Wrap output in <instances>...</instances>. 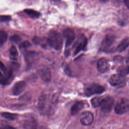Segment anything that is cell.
Returning <instances> with one entry per match:
<instances>
[{"instance_id": "4dcf8cb0", "label": "cell", "mask_w": 129, "mask_h": 129, "mask_svg": "<svg viewBox=\"0 0 129 129\" xmlns=\"http://www.w3.org/2000/svg\"><path fill=\"white\" fill-rule=\"evenodd\" d=\"M123 59V58L120 56H116L115 58H114V60L116 61H122Z\"/></svg>"}, {"instance_id": "3957f363", "label": "cell", "mask_w": 129, "mask_h": 129, "mask_svg": "<svg viewBox=\"0 0 129 129\" xmlns=\"http://www.w3.org/2000/svg\"><path fill=\"white\" fill-rule=\"evenodd\" d=\"M104 91V87L99 84H93L85 89V94L86 95L89 96L92 95L101 94Z\"/></svg>"}, {"instance_id": "5bb4252c", "label": "cell", "mask_w": 129, "mask_h": 129, "mask_svg": "<svg viewBox=\"0 0 129 129\" xmlns=\"http://www.w3.org/2000/svg\"><path fill=\"white\" fill-rule=\"evenodd\" d=\"M23 129H37V122L34 118H29L25 120Z\"/></svg>"}, {"instance_id": "ba28073f", "label": "cell", "mask_w": 129, "mask_h": 129, "mask_svg": "<svg viewBox=\"0 0 129 129\" xmlns=\"http://www.w3.org/2000/svg\"><path fill=\"white\" fill-rule=\"evenodd\" d=\"M63 35L64 37L66 38V47H68L72 44L75 39V33L72 29L70 28H67L64 30L63 32Z\"/></svg>"}, {"instance_id": "5b68a950", "label": "cell", "mask_w": 129, "mask_h": 129, "mask_svg": "<svg viewBox=\"0 0 129 129\" xmlns=\"http://www.w3.org/2000/svg\"><path fill=\"white\" fill-rule=\"evenodd\" d=\"M109 83L113 86H122L125 82L124 76L119 74L112 75L109 80Z\"/></svg>"}, {"instance_id": "ac0fdd59", "label": "cell", "mask_w": 129, "mask_h": 129, "mask_svg": "<svg viewBox=\"0 0 129 129\" xmlns=\"http://www.w3.org/2000/svg\"><path fill=\"white\" fill-rule=\"evenodd\" d=\"M46 98L45 94H41L39 97L38 99L37 106L40 110H42L44 108L46 104Z\"/></svg>"}, {"instance_id": "52a82bcc", "label": "cell", "mask_w": 129, "mask_h": 129, "mask_svg": "<svg viewBox=\"0 0 129 129\" xmlns=\"http://www.w3.org/2000/svg\"><path fill=\"white\" fill-rule=\"evenodd\" d=\"M94 117L93 114L89 111L83 112L80 116V121L83 125H89L93 121Z\"/></svg>"}, {"instance_id": "44dd1931", "label": "cell", "mask_w": 129, "mask_h": 129, "mask_svg": "<svg viewBox=\"0 0 129 129\" xmlns=\"http://www.w3.org/2000/svg\"><path fill=\"white\" fill-rule=\"evenodd\" d=\"M2 115L3 117L5 118L6 119L11 120H13L16 119L18 116L17 114L12 113L8 112H4L2 113Z\"/></svg>"}, {"instance_id": "8992f818", "label": "cell", "mask_w": 129, "mask_h": 129, "mask_svg": "<svg viewBox=\"0 0 129 129\" xmlns=\"http://www.w3.org/2000/svg\"><path fill=\"white\" fill-rule=\"evenodd\" d=\"M115 39L116 38L114 35L111 34L106 35L102 41L101 47V49L104 51L108 50L110 47L114 44Z\"/></svg>"}, {"instance_id": "83f0119b", "label": "cell", "mask_w": 129, "mask_h": 129, "mask_svg": "<svg viewBox=\"0 0 129 129\" xmlns=\"http://www.w3.org/2000/svg\"><path fill=\"white\" fill-rule=\"evenodd\" d=\"M41 40H42L39 37H34L32 40V41L34 43H35V44H39L40 43V42L41 41Z\"/></svg>"}, {"instance_id": "8fae6325", "label": "cell", "mask_w": 129, "mask_h": 129, "mask_svg": "<svg viewBox=\"0 0 129 129\" xmlns=\"http://www.w3.org/2000/svg\"><path fill=\"white\" fill-rule=\"evenodd\" d=\"M109 68V64L107 60L105 58H101L99 59L97 62V69L101 73L106 72Z\"/></svg>"}, {"instance_id": "d6a6232c", "label": "cell", "mask_w": 129, "mask_h": 129, "mask_svg": "<svg viewBox=\"0 0 129 129\" xmlns=\"http://www.w3.org/2000/svg\"><path fill=\"white\" fill-rule=\"evenodd\" d=\"M100 1L102 2L105 3V2H106L107 1H108V0H100Z\"/></svg>"}, {"instance_id": "836d02e7", "label": "cell", "mask_w": 129, "mask_h": 129, "mask_svg": "<svg viewBox=\"0 0 129 129\" xmlns=\"http://www.w3.org/2000/svg\"><path fill=\"white\" fill-rule=\"evenodd\" d=\"M126 62H128V63H129V57L127 58V59H126Z\"/></svg>"}, {"instance_id": "7402d4cb", "label": "cell", "mask_w": 129, "mask_h": 129, "mask_svg": "<svg viewBox=\"0 0 129 129\" xmlns=\"http://www.w3.org/2000/svg\"><path fill=\"white\" fill-rule=\"evenodd\" d=\"M102 98L100 97H95L91 100V104L94 107H97L100 106Z\"/></svg>"}, {"instance_id": "603a6c76", "label": "cell", "mask_w": 129, "mask_h": 129, "mask_svg": "<svg viewBox=\"0 0 129 129\" xmlns=\"http://www.w3.org/2000/svg\"><path fill=\"white\" fill-rule=\"evenodd\" d=\"M118 74L124 76L129 73V66H121L117 69Z\"/></svg>"}, {"instance_id": "d6986e66", "label": "cell", "mask_w": 129, "mask_h": 129, "mask_svg": "<svg viewBox=\"0 0 129 129\" xmlns=\"http://www.w3.org/2000/svg\"><path fill=\"white\" fill-rule=\"evenodd\" d=\"M18 57V53L15 46H11L10 50V58L13 60H16Z\"/></svg>"}, {"instance_id": "9a60e30c", "label": "cell", "mask_w": 129, "mask_h": 129, "mask_svg": "<svg viewBox=\"0 0 129 129\" xmlns=\"http://www.w3.org/2000/svg\"><path fill=\"white\" fill-rule=\"evenodd\" d=\"M37 53L35 51H28L24 54L26 61L30 64L35 61L37 58Z\"/></svg>"}, {"instance_id": "e575fe53", "label": "cell", "mask_w": 129, "mask_h": 129, "mask_svg": "<svg viewBox=\"0 0 129 129\" xmlns=\"http://www.w3.org/2000/svg\"><path fill=\"white\" fill-rule=\"evenodd\" d=\"M2 76V74H1V73L0 72V76Z\"/></svg>"}, {"instance_id": "cb8c5ba5", "label": "cell", "mask_w": 129, "mask_h": 129, "mask_svg": "<svg viewBox=\"0 0 129 129\" xmlns=\"http://www.w3.org/2000/svg\"><path fill=\"white\" fill-rule=\"evenodd\" d=\"M8 38L7 32L4 31L0 30V46L3 45L6 41Z\"/></svg>"}, {"instance_id": "484cf974", "label": "cell", "mask_w": 129, "mask_h": 129, "mask_svg": "<svg viewBox=\"0 0 129 129\" xmlns=\"http://www.w3.org/2000/svg\"><path fill=\"white\" fill-rule=\"evenodd\" d=\"M11 19V16L1 15L0 16V22H8Z\"/></svg>"}, {"instance_id": "6da1fadb", "label": "cell", "mask_w": 129, "mask_h": 129, "mask_svg": "<svg viewBox=\"0 0 129 129\" xmlns=\"http://www.w3.org/2000/svg\"><path fill=\"white\" fill-rule=\"evenodd\" d=\"M47 42L49 45L53 49L60 50L62 46V39L59 32L55 30H51L48 34Z\"/></svg>"}, {"instance_id": "4fadbf2b", "label": "cell", "mask_w": 129, "mask_h": 129, "mask_svg": "<svg viewBox=\"0 0 129 129\" xmlns=\"http://www.w3.org/2000/svg\"><path fill=\"white\" fill-rule=\"evenodd\" d=\"M14 69L13 67H11L7 72L6 76L1 80V83L3 85H7L11 82L14 78Z\"/></svg>"}, {"instance_id": "e0dca14e", "label": "cell", "mask_w": 129, "mask_h": 129, "mask_svg": "<svg viewBox=\"0 0 129 129\" xmlns=\"http://www.w3.org/2000/svg\"><path fill=\"white\" fill-rule=\"evenodd\" d=\"M129 45V38L123 39L121 42L118 45L116 50L118 52H122Z\"/></svg>"}, {"instance_id": "4316f807", "label": "cell", "mask_w": 129, "mask_h": 129, "mask_svg": "<svg viewBox=\"0 0 129 129\" xmlns=\"http://www.w3.org/2000/svg\"><path fill=\"white\" fill-rule=\"evenodd\" d=\"M11 39L12 40V41H13L15 43H18L20 41L21 38L18 35H14L11 37Z\"/></svg>"}, {"instance_id": "ffe728a7", "label": "cell", "mask_w": 129, "mask_h": 129, "mask_svg": "<svg viewBox=\"0 0 129 129\" xmlns=\"http://www.w3.org/2000/svg\"><path fill=\"white\" fill-rule=\"evenodd\" d=\"M24 11L27 15H28L30 17L32 18H38L40 15V14L38 12L34 10L26 9L24 10Z\"/></svg>"}, {"instance_id": "30bf717a", "label": "cell", "mask_w": 129, "mask_h": 129, "mask_svg": "<svg viewBox=\"0 0 129 129\" xmlns=\"http://www.w3.org/2000/svg\"><path fill=\"white\" fill-rule=\"evenodd\" d=\"M26 82L21 81L16 82L12 88V93L14 95H18L20 94L25 89L26 87Z\"/></svg>"}, {"instance_id": "9c48e42d", "label": "cell", "mask_w": 129, "mask_h": 129, "mask_svg": "<svg viewBox=\"0 0 129 129\" xmlns=\"http://www.w3.org/2000/svg\"><path fill=\"white\" fill-rule=\"evenodd\" d=\"M38 74L41 79L45 82H49L51 78V74L50 70L47 67H44L40 69Z\"/></svg>"}, {"instance_id": "f546056e", "label": "cell", "mask_w": 129, "mask_h": 129, "mask_svg": "<svg viewBox=\"0 0 129 129\" xmlns=\"http://www.w3.org/2000/svg\"><path fill=\"white\" fill-rule=\"evenodd\" d=\"M0 69L3 71V72H5L6 71V67L4 65V64L3 63V62H2L1 60H0Z\"/></svg>"}, {"instance_id": "7a4b0ae2", "label": "cell", "mask_w": 129, "mask_h": 129, "mask_svg": "<svg viewBox=\"0 0 129 129\" xmlns=\"http://www.w3.org/2000/svg\"><path fill=\"white\" fill-rule=\"evenodd\" d=\"M114 110L118 114H122L129 111V100L125 98L119 99L115 106Z\"/></svg>"}, {"instance_id": "f1b7e54d", "label": "cell", "mask_w": 129, "mask_h": 129, "mask_svg": "<svg viewBox=\"0 0 129 129\" xmlns=\"http://www.w3.org/2000/svg\"><path fill=\"white\" fill-rule=\"evenodd\" d=\"M0 129H15V128L12 126L6 125L2 126L1 127H0Z\"/></svg>"}, {"instance_id": "d4e9b609", "label": "cell", "mask_w": 129, "mask_h": 129, "mask_svg": "<svg viewBox=\"0 0 129 129\" xmlns=\"http://www.w3.org/2000/svg\"><path fill=\"white\" fill-rule=\"evenodd\" d=\"M31 46V43L28 41H25L23 42H22L20 45L19 47L20 49H24L27 48Z\"/></svg>"}, {"instance_id": "7c38bea8", "label": "cell", "mask_w": 129, "mask_h": 129, "mask_svg": "<svg viewBox=\"0 0 129 129\" xmlns=\"http://www.w3.org/2000/svg\"><path fill=\"white\" fill-rule=\"evenodd\" d=\"M87 40L85 36H82L80 40L76 43V47L74 51V54L78 53L81 50L84 49L86 46Z\"/></svg>"}, {"instance_id": "2e32d148", "label": "cell", "mask_w": 129, "mask_h": 129, "mask_svg": "<svg viewBox=\"0 0 129 129\" xmlns=\"http://www.w3.org/2000/svg\"><path fill=\"white\" fill-rule=\"evenodd\" d=\"M84 103L83 101H78L76 102L71 109V113L72 115H76L83 108Z\"/></svg>"}, {"instance_id": "1f68e13d", "label": "cell", "mask_w": 129, "mask_h": 129, "mask_svg": "<svg viewBox=\"0 0 129 129\" xmlns=\"http://www.w3.org/2000/svg\"><path fill=\"white\" fill-rule=\"evenodd\" d=\"M124 2L126 6V7L128 8L129 9V0H124Z\"/></svg>"}, {"instance_id": "277c9868", "label": "cell", "mask_w": 129, "mask_h": 129, "mask_svg": "<svg viewBox=\"0 0 129 129\" xmlns=\"http://www.w3.org/2000/svg\"><path fill=\"white\" fill-rule=\"evenodd\" d=\"M114 103V99L110 96H107L103 98L100 105L101 110L105 112H109L112 109Z\"/></svg>"}]
</instances>
